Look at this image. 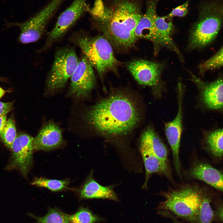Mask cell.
Returning a JSON list of instances; mask_svg holds the SVG:
<instances>
[{"label": "cell", "instance_id": "6da1fadb", "mask_svg": "<svg viewBox=\"0 0 223 223\" xmlns=\"http://www.w3.org/2000/svg\"><path fill=\"white\" fill-rule=\"evenodd\" d=\"M84 117L95 129L110 136L128 132L140 119L134 102L122 94H113L100 101L85 112Z\"/></svg>", "mask_w": 223, "mask_h": 223}, {"label": "cell", "instance_id": "7a4b0ae2", "mask_svg": "<svg viewBox=\"0 0 223 223\" xmlns=\"http://www.w3.org/2000/svg\"><path fill=\"white\" fill-rule=\"evenodd\" d=\"M223 26V0H210L203 3L199 18L190 34L188 48L201 49L211 44Z\"/></svg>", "mask_w": 223, "mask_h": 223}, {"label": "cell", "instance_id": "3957f363", "mask_svg": "<svg viewBox=\"0 0 223 223\" xmlns=\"http://www.w3.org/2000/svg\"><path fill=\"white\" fill-rule=\"evenodd\" d=\"M203 192L195 186L187 185L162 193L164 198L158 208L167 211L190 223H195Z\"/></svg>", "mask_w": 223, "mask_h": 223}, {"label": "cell", "instance_id": "277c9868", "mask_svg": "<svg viewBox=\"0 0 223 223\" xmlns=\"http://www.w3.org/2000/svg\"><path fill=\"white\" fill-rule=\"evenodd\" d=\"M75 43L101 77L109 71H115L119 64L109 41L103 36L79 37Z\"/></svg>", "mask_w": 223, "mask_h": 223}, {"label": "cell", "instance_id": "5b68a950", "mask_svg": "<svg viewBox=\"0 0 223 223\" xmlns=\"http://www.w3.org/2000/svg\"><path fill=\"white\" fill-rule=\"evenodd\" d=\"M78 62L73 48L65 47L58 50L47 76V87L53 90L64 87L75 71Z\"/></svg>", "mask_w": 223, "mask_h": 223}, {"label": "cell", "instance_id": "8992f818", "mask_svg": "<svg viewBox=\"0 0 223 223\" xmlns=\"http://www.w3.org/2000/svg\"><path fill=\"white\" fill-rule=\"evenodd\" d=\"M164 67V64L161 63L143 59L133 60L127 65L136 81L141 84L150 87L155 98H161L165 90L161 79Z\"/></svg>", "mask_w": 223, "mask_h": 223}, {"label": "cell", "instance_id": "52a82bcc", "mask_svg": "<svg viewBox=\"0 0 223 223\" xmlns=\"http://www.w3.org/2000/svg\"><path fill=\"white\" fill-rule=\"evenodd\" d=\"M64 0H52L34 16L19 24L20 42L26 44L38 40L45 32L49 21Z\"/></svg>", "mask_w": 223, "mask_h": 223}, {"label": "cell", "instance_id": "ba28073f", "mask_svg": "<svg viewBox=\"0 0 223 223\" xmlns=\"http://www.w3.org/2000/svg\"><path fill=\"white\" fill-rule=\"evenodd\" d=\"M87 0H74L59 15L54 28L49 33L43 49L62 38L90 7Z\"/></svg>", "mask_w": 223, "mask_h": 223}, {"label": "cell", "instance_id": "9c48e42d", "mask_svg": "<svg viewBox=\"0 0 223 223\" xmlns=\"http://www.w3.org/2000/svg\"><path fill=\"white\" fill-rule=\"evenodd\" d=\"M189 72L191 81L198 89L202 106L207 110L223 111V76L211 82H206Z\"/></svg>", "mask_w": 223, "mask_h": 223}, {"label": "cell", "instance_id": "30bf717a", "mask_svg": "<svg viewBox=\"0 0 223 223\" xmlns=\"http://www.w3.org/2000/svg\"><path fill=\"white\" fill-rule=\"evenodd\" d=\"M178 109L177 115L170 121L164 124L166 136L171 147L173 155V164L177 174L181 177V166L179 157L180 140L183 130L182 101L183 91L181 83L177 84Z\"/></svg>", "mask_w": 223, "mask_h": 223}, {"label": "cell", "instance_id": "8fae6325", "mask_svg": "<svg viewBox=\"0 0 223 223\" xmlns=\"http://www.w3.org/2000/svg\"><path fill=\"white\" fill-rule=\"evenodd\" d=\"M33 137L25 133L19 134L13 142L11 155L7 169H18L26 177L33 164Z\"/></svg>", "mask_w": 223, "mask_h": 223}, {"label": "cell", "instance_id": "7c38bea8", "mask_svg": "<svg viewBox=\"0 0 223 223\" xmlns=\"http://www.w3.org/2000/svg\"><path fill=\"white\" fill-rule=\"evenodd\" d=\"M92 66L85 55L79 61L71 77L70 94L81 98L89 95L96 83L95 77Z\"/></svg>", "mask_w": 223, "mask_h": 223}, {"label": "cell", "instance_id": "4fadbf2b", "mask_svg": "<svg viewBox=\"0 0 223 223\" xmlns=\"http://www.w3.org/2000/svg\"><path fill=\"white\" fill-rule=\"evenodd\" d=\"M171 18L168 15L160 16L156 15L154 20V37L152 42L156 55L160 49L165 47L175 52L181 60L182 57L172 38L174 27Z\"/></svg>", "mask_w": 223, "mask_h": 223}, {"label": "cell", "instance_id": "5bb4252c", "mask_svg": "<svg viewBox=\"0 0 223 223\" xmlns=\"http://www.w3.org/2000/svg\"><path fill=\"white\" fill-rule=\"evenodd\" d=\"M139 150L143 161L146 172L142 188H147L148 181L151 174L154 173L164 175L172 182L173 181L168 163L159 158L145 144L140 141Z\"/></svg>", "mask_w": 223, "mask_h": 223}, {"label": "cell", "instance_id": "9a60e30c", "mask_svg": "<svg viewBox=\"0 0 223 223\" xmlns=\"http://www.w3.org/2000/svg\"><path fill=\"white\" fill-rule=\"evenodd\" d=\"M93 174V171L92 170L81 186L79 191L80 199H103L118 201L114 186L101 185L94 179Z\"/></svg>", "mask_w": 223, "mask_h": 223}, {"label": "cell", "instance_id": "2e32d148", "mask_svg": "<svg viewBox=\"0 0 223 223\" xmlns=\"http://www.w3.org/2000/svg\"><path fill=\"white\" fill-rule=\"evenodd\" d=\"M63 142L59 127L51 122L46 124L34 138L33 150H49L60 146Z\"/></svg>", "mask_w": 223, "mask_h": 223}, {"label": "cell", "instance_id": "e0dca14e", "mask_svg": "<svg viewBox=\"0 0 223 223\" xmlns=\"http://www.w3.org/2000/svg\"><path fill=\"white\" fill-rule=\"evenodd\" d=\"M188 173L191 178L202 181L223 192V173L210 164L197 163L192 166Z\"/></svg>", "mask_w": 223, "mask_h": 223}, {"label": "cell", "instance_id": "ac0fdd59", "mask_svg": "<svg viewBox=\"0 0 223 223\" xmlns=\"http://www.w3.org/2000/svg\"><path fill=\"white\" fill-rule=\"evenodd\" d=\"M159 0H146L145 13L138 23L135 31L138 38H143L153 42L154 37V20L157 15L156 8Z\"/></svg>", "mask_w": 223, "mask_h": 223}, {"label": "cell", "instance_id": "d6986e66", "mask_svg": "<svg viewBox=\"0 0 223 223\" xmlns=\"http://www.w3.org/2000/svg\"><path fill=\"white\" fill-rule=\"evenodd\" d=\"M139 141L145 144L159 158L168 163L166 146L151 125L144 129Z\"/></svg>", "mask_w": 223, "mask_h": 223}, {"label": "cell", "instance_id": "ffe728a7", "mask_svg": "<svg viewBox=\"0 0 223 223\" xmlns=\"http://www.w3.org/2000/svg\"><path fill=\"white\" fill-rule=\"evenodd\" d=\"M202 142L205 149L215 158L223 156V128L203 131Z\"/></svg>", "mask_w": 223, "mask_h": 223}, {"label": "cell", "instance_id": "44dd1931", "mask_svg": "<svg viewBox=\"0 0 223 223\" xmlns=\"http://www.w3.org/2000/svg\"><path fill=\"white\" fill-rule=\"evenodd\" d=\"M69 183V180L67 179L58 180L35 177L31 184L32 185L47 188L52 191H60L68 189Z\"/></svg>", "mask_w": 223, "mask_h": 223}, {"label": "cell", "instance_id": "7402d4cb", "mask_svg": "<svg viewBox=\"0 0 223 223\" xmlns=\"http://www.w3.org/2000/svg\"><path fill=\"white\" fill-rule=\"evenodd\" d=\"M211 198L203 192L198 214L195 223H212L215 213L211 205Z\"/></svg>", "mask_w": 223, "mask_h": 223}, {"label": "cell", "instance_id": "603a6c76", "mask_svg": "<svg viewBox=\"0 0 223 223\" xmlns=\"http://www.w3.org/2000/svg\"><path fill=\"white\" fill-rule=\"evenodd\" d=\"M70 223H95L102 221L101 218L88 208L81 207L75 213L69 216Z\"/></svg>", "mask_w": 223, "mask_h": 223}, {"label": "cell", "instance_id": "cb8c5ba5", "mask_svg": "<svg viewBox=\"0 0 223 223\" xmlns=\"http://www.w3.org/2000/svg\"><path fill=\"white\" fill-rule=\"evenodd\" d=\"M38 223H70L69 216L55 208L50 209L47 213L42 217L31 215Z\"/></svg>", "mask_w": 223, "mask_h": 223}, {"label": "cell", "instance_id": "d4e9b609", "mask_svg": "<svg viewBox=\"0 0 223 223\" xmlns=\"http://www.w3.org/2000/svg\"><path fill=\"white\" fill-rule=\"evenodd\" d=\"M16 136L15 122L12 118H10L6 121L1 133L0 137L6 146L11 149Z\"/></svg>", "mask_w": 223, "mask_h": 223}, {"label": "cell", "instance_id": "484cf974", "mask_svg": "<svg viewBox=\"0 0 223 223\" xmlns=\"http://www.w3.org/2000/svg\"><path fill=\"white\" fill-rule=\"evenodd\" d=\"M223 66V46L215 54L199 66L200 74Z\"/></svg>", "mask_w": 223, "mask_h": 223}, {"label": "cell", "instance_id": "4316f807", "mask_svg": "<svg viewBox=\"0 0 223 223\" xmlns=\"http://www.w3.org/2000/svg\"><path fill=\"white\" fill-rule=\"evenodd\" d=\"M189 0H187L184 3L174 8L168 15L169 17L172 18L173 16L179 17L185 16L188 12V6Z\"/></svg>", "mask_w": 223, "mask_h": 223}, {"label": "cell", "instance_id": "83f0119b", "mask_svg": "<svg viewBox=\"0 0 223 223\" xmlns=\"http://www.w3.org/2000/svg\"><path fill=\"white\" fill-rule=\"evenodd\" d=\"M12 109L11 103H3L0 102V116L6 115Z\"/></svg>", "mask_w": 223, "mask_h": 223}, {"label": "cell", "instance_id": "f1b7e54d", "mask_svg": "<svg viewBox=\"0 0 223 223\" xmlns=\"http://www.w3.org/2000/svg\"><path fill=\"white\" fill-rule=\"evenodd\" d=\"M215 215L219 220L223 222V204L218 207L216 211Z\"/></svg>", "mask_w": 223, "mask_h": 223}, {"label": "cell", "instance_id": "f546056e", "mask_svg": "<svg viewBox=\"0 0 223 223\" xmlns=\"http://www.w3.org/2000/svg\"><path fill=\"white\" fill-rule=\"evenodd\" d=\"M6 120V115L0 116V135Z\"/></svg>", "mask_w": 223, "mask_h": 223}, {"label": "cell", "instance_id": "4dcf8cb0", "mask_svg": "<svg viewBox=\"0 0 223 223\" xmlns=\"http://www.w3.org/2000/svg\"><path fill=\"white\" fill-rule=\"evenodd\" d=\"M5 92V90L0 87V98L3 96Z\"/></svg>", "mask_w": 223, "mask_h": 223}, {"label": "cell", "instance_id": "1f68e13d", "mask_svg": "<svg viewBox=\"0 0 223 223\" xmlns=\"http://www.w3.org/2000/svg\"><path fill=\"white\" fill-rule=\"evenodd\" d=\"M172 220L173 221V223H181V222L178 221L176 217L173 218Z\"/></svg>", "mask_w": 223, "mask_h": 223}]
</instances>
